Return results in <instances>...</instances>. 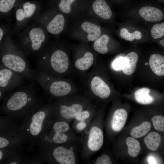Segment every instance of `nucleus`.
<instances>
[{
	"label": "nucleus",
	"instance_id": "nucleus-1",
	"mask_svg": "<svg viewBox=\"0 0 164 164\" xmlns=\"http://www.w3.org/2000/svg\"><path fill=\"white\" fill-rule=\"evenodd\" d=\"M36 55L38 70L60 77L68 73L70 59L63 47L48 43Z\"/></svg>",
	"mask_w": 164,
	"mask_h": 164
},
{
	"label": "nucleus",
	"instance_id": "nucleus-28",
	"mask_svg": "<svg viewBox=\"0 0 164 164\" xmlns=\"http://www.w3.org/2000/svg\"><path fill=\"white\" fill-rule=\"evenodd\" d=\"M151 35L154 39H158L164 36V22L161 24H156L152 26Z\"/></svg>",
	"mask_w": 164,
	"mask_h": 164
},
{
	"label": "nucleus",
	"instance_id": "nucleus-6",
	"mask_svg": "<svg viewBox=\"0 0 164 164\" xmlns=\"http://www.w3.org/2000/svg\"><path fill=\"white\" fill-rule=\"evenodd\" d=\"M26 78L22 75L0 64V97L19 87Z\"/></svg>",
	"mask_w": 164,
	"mask_h": 164
},
{
	"label": "nucleus",
	"instance_id": "nucleus-3",
	"mask_svg": "<svg viewBox=\"0 0 164 164\" xmlns=\"http://www.w3.org/2000/svg\"><path fill=\"white\" fill-rule=\"evenodd\" d=\"M46 31L41 26H34L27 28L20 35L15 43L26 56L39 53L48 43Z\"/></svg>",
	"mask_w": 164,
	"mask_h": 164
},
{
	"label": "nucleus",
	"instance_id": "nucleus-19",
	"mask_svg": "<svg viewBox=\"0 0 164 164\" xmlns=\"http://www.w3.org/2000/svg\"><path fill=\"white\" fill-rule=\"evenodd\" d=\"M45 116V113L43 111L37 112L33 116L30 130L31 133L33 135H37L41 131Z\"/></svg>",
	"mask_w": 164,
	"mask_h": 164
},
{
	"label": "nucleus",
	"instance_id": "nucleus-26",
	"mask_svg": "<svg viewBox=\"0 0 164 164\" xmlns=\"http://www.w3.org/2000/svg\"><path fill=\"white\" fill-rule=\"evenodd\" d=\"M120 35L122 38L128 41H132L135 39L137 40L140 39L142 36L141 32L138 31L137 30L132 33H130L125 28L121 29Z\"/></svg>",
	"mask_w": 164,
	"mask_h": 164
},
{
	"label": "nucleus",
	"instance_id": "nucleus-12",
	"mask_svg": "<svg viewBox=\"0 0 164 164\" xmlns=\"http://www.w3.org/2000/svg\"><path fill=\"white\" fill-rule=\"evenodd\" d=\"M140 15L144 20L148 22H157L163 18L162 12L158 8L150 6H144L139 11Z\"/></svg>",
	"mask_w": 164,
	"mask_h": 164
},
{
	"label": "nucleus",
	"instance_id": "nucleus-25",
	"mask_svg": "<svg viewBox=\"0 0 164 164\" xmlns=\"http://www.w3.org/2000/svg\"><path fill=\"white\" fill-rule=\"evenodd\" d=\"M128 148V152L131 157H135L139 153L141 147L139 141L133 137H128L126 141Z\"/></svg>",
	"mask_w": 164,
	"mask_h": 164
},
{
	"label": "nucleus",
	"instance_id": "nucleus-10",
	"mask_svg": "<svg viewBox=\"0 0 164 164\" xmlns=\"http://www.w3.org/2000/svg\"><path fill=\"white\" fill-rule=\"evenodd\" d=\"M104 142L103 133L99 127L94 126L90 130L87 146L91 151L96 152L102 147Z\"/></svg>",
	"mask_w": 164,
	"mask_h": 164
},
{
	"label": "nucleus",
	"instance_id": "nucleus-37",
	"mask_svg": "<svg viewBox=\"0 0 164 164\" xmlns=\"http://www.w3.org/2000/svg\"><path fill=\"white\" fill-rule=\"evenodd\" d=\"M9 144V141L7 139L2 137H0V148L6 146Z\"/></svg>",
	"mask_w": 164,
	"mask_h": 164
},
{
	"label": "nucleus",
	"instance_id": "nucleus-18",
	"mask_svg": "<svg viewBox=\"0 0 164 164\" xmlns=\"http://www.w3.org/2000/svg\"><path fill=\"white\" fill-rule=\"evenodd\" d=\"M83 30L87 33V39L90 41H94L101 35V30L99 26L89 22H83L81 26Z\"/></svg>",
	"mask_w": 164,
	"mask_h": 164
},
{
	"label": "nucleus",
	"instance_id": "nucleus-7",
	"mask_svg": "<svg viewBox=\"0 0 164 164\" xmlns=\"http://www.w3.org/2000/svg\"><path fill=\"white\" fill-rule=\"evenodd\" d=\"M37 21L47 32L53 35H58L63 30L65 20L61 13L53 15L52 13H43L38 16Z\"/></svg>",
	"mask_w": 164,
	"mask_h": 164
},
{
	"label": "nucleus",
	"instance_id": "nucleus-30",
	"mask_svg": "<svg viewBox=\"0 0 164 164\" xmlns=\"http://www.w3.org/2000/svg\"><path fill=\"white\" fill-rule=\"evenodd\" d=\"M152 120L155 129L164 132V117L159 115L155 116L152 118Z\"/></svg>",
	"mask_w": 164,
	"mask_h": 164
},
{
	"label": "nucleus",
	"instance_id": "nucleus-31",
	"mask_svg": "<svg viewBox=\"0 0 164 164\" xmlns=\"http://www.w3.org/2000/svg\"><path fill=\"white\" fill-rule=\"evenodd\" d=\"M53 128L55 132L63 133L69 130V126L65 122L58 121L54 123L53 126Z\"/></svg>",
	"mask_w": 164,
	"mask_h": 164
},
{
	"label": "nucleus",
	"instance_id": "nucleus-32",
	"mask_svg": "<svg viewBox=\"0 0 164 164\" xmlns=\"http://www.w3.org/2000/svg\"><path fill=\"white\" fill-rule=\"evenodd\" d=\"M54 142L56 143L62 144L66 142L67 136L63 133L55 132L53 138Z\"/></svg>",
	"mask_w": 164,
	"mask_h": 164
},
{
	"label": "nucleus",
	"instance_id": "nucleus-16",
	"mask_svg": "<svg viewBox=\"0 0 164 164\" xmlns=\"http://www.w3.org/2000/svg\"><path fill=\"white\" fill-rule=\"evenodd\" d=\"M149 64L153 72L157 76H164V56L155 53L152 54L149 60Z\"/></svg>",
	"mask_w": 164,
	"mask_h": 164
},
{
	"label": "nucleus",
	"instance_id": "nucleus-5",
	"mask_svg": "<svg viewBox=\"0 0 164 164\" xmlns=\"http://www.w3.org/2000/svg\"><path fill=\"white\" fill-rule=\"evenodd\" d=\"M42 89L34 80L29 81L11 91L6 103V107L10 111L21 110L31 103Z\"/></svg>",
	"mask_w": 164,
	"mask_h": 164
},
{
	"label": "nucleus",
	"instance_id": "nucleus-24",
	"mask_svg": "<svg viewBox=\"0 0 164 164\" xmlns=\"http://www.w3.org/2000/svg\"><path fill=\"white\" fill-rule=\"evenodd\" d=\"M151 128V123L149 121H145L139 126L133 128L130 132V135L133 138H140L145 135Z\"/></svg>",
	"mask_w": 164,
	"mask_h": 164
},
{
	"label": "nucleus",
	"instance_id": "nucleus-13",
	"mask_svg": "<svg viewBox=\"0 0 164 164\" xmlns=\"http://www.w3.org/2000/svg\"><path fill=\"white\" fill-rule=\"evenodd\" d=\"M83 105L79 103H75L71 104H60L59 111L61 115L67 119H72L83 110Z\"/></svg>",
	"mask_w": 164,
	"mask_h": 164
},
{
	"label": "nucleus",
	"instance_id": "nucleus-4",
	"mask_svg": "<svg viewBox=\"0 0 164 164\" xmlns=\"http://www.w3.org/2000/svg\"><path fill=\"white\" fill-rule=\"evenodd\" d=\"M33 80L46 93L53 96L65 97L73 91L72 85L68 80L39 70H34Z\"/></svg>",
	"mask_w": 164,
	"mask_h": 164
},
{
	"label": "nucleus",
	"instance_id": "nucleus-36",
	"mask_svg": "<svg viewBox=\"0 0 164 164\" xmlns=\"http://www.w3.org/2000/svg\"><path fill=\"white\" fill-rule=\"evenodd\" d=\"M87 126V124L84 121H80L77 124V128L79 131L84 129Z\"/></svg>",
	"mask_w": 164,
	"mask_h": 164
},
{
	"label": "nucleus",
	"instance_id": "nucleus-38",
	"mask_svg": "<svg viewBox=\"0 0 164 164\" xmlns=\"http://www.w3.org/2000/svg\"><path fill=\"white\" fill-rule=\"evenodd\" d=\"M5 30L4 29L3 27H2L1 26H0V43L3 41L4 39V37L5 33Z\"/></svg>",
	"mask_w": 164,
	"mask_h": 164
},
{
	"label": "nucleus",
	"instance_id": "nucleus-20",
	"mask_svg": "<svg viewBox=\"0 0 164 164\" xmlns=\"http://www.w3.org/2000/svg\"><path fill=\"white\" fill-rule=\"evenodd\" d=\"M149 89L143 87L137 90L134 93V97L136 101L142 104H149L153 103L154 97L150 95Z\"/></svg>",
	"mask_w": 164,
	"mask_h": 164
},
{
	"label": "nucleus",
	"instance_id": "nucleus-22",
	"mask_svg": "<svg viewBox=\"0 0 164 164\" xmlns=\"http://www.w3.org/2000/svg\"><path fill=\"white\" fill-rule=\"evenodd\" d=\"M161 137L156 132H152L147 135L144 139V142L147 147L152 151H155L159 148L161 142Z\"/></svg>",
	"mask_w": 164,
	"mask_h": 164
},
{
	"label": "nucleus",
	"instance_id": "nucleus-29",
	"mask_svg": "<svg viewBox=\"0 0 164 164\" xmlns=\"http://www.w3.org/2000/svg\"><path fill=\"white\" fill-rule=\"evenodd\" d=\"M76 0H60L58 7L60 12L65 14H70L71 11V6Z\"/></svg>",
	"mask_w": 164,
	"mask_h": 164
},
{
	"label": "nucleus",
	"instance_id": "nucleus-27",
	"mask_svg": "<svg viewBox=\"0 0 164 164\" xmlns=\"http://www.w3.org/2000/svg\"><path fill=\"white\" fill-rule=\"evenodd\" d=\"M16 0H0V12L1 14H5L11 10Z\"/></svg>",
	"mask_w": 164,
	"mask_h": 164
},
{
	"label": "nucleus",
	"instance_id": "nucleus-40",
	"mask_svg": "<svg viewBox=\"0 0 164 164\" xmlns=\"http://www.w3.org/2000/svg\"><path fill=\"white\" fill-rule=\"evenodd\" d=\"M2 157V154L1 151H0V160H1Z\"/></svg>",
	"mask_w": 164,
	"mask_h": 164
},
{
	"label": "nucleus",
	"instance_id": "nucleus-39",
	"mask_svg": "<svg viewBox=\"0 0 164 164\" xmlns=\"http://www.w3.org/2000/svg\"><path fill=\"white\" fill-rule=\"evenodd\" d=\"M159 42L162 46L164 47V39L160 41Z\"/></svg>",
	"mask_w": 164,
	"mask_h": 164
},
{
	"label": "nucleus",
	"instance_id": "nucleus-15",
	"mask_svg": "<svg viewBox=\"0 0 164 164\" xmlns=\"http://www.w3.org/2000/svg\"><path fill=\"white\" fill-rule=\"evenodd\" d=\"M92 7L95 13L104 19H108L111 16V9L104 0H95L93 3Z\"/></svg>",
	"mask_w": 164,
	"mask_h": 164
},
{
	"label": "nucleus",
	"instance_id": "nucleus-33",
	"mask_svg": "<svg viewBox=\"0 0 164 164\" xmlns=\"http://www.w3.org/2000/svg\"><path fill=\"white\" fill-rule=\"evenodd\" d=\"M95 164H112V161L108 155L103 154L97 158L95 162Z\"/></svg>",
	"mask_w": 164,
	"mask_h": 164
},
{
	"label": "nucleus",
	"instance_id": "nucleus-8",
	"mask_svg": "<svg viewBox=\"0 0 164 164\" xmlns=\"http://www.w3.org/2000/svg\"><path fill=\"white\" fill-rule=\"evenodd\" d=\"M36 6L33 3L27 2L22 8L17 9L15 12L16 23L17 26H23L26 22L36 15Z\"/></svg>",
	"mask_w": 164,
	"mask_h": 164
},
{
	"label": "nucleus",
	"instance_id": "nucleus-35",
	"mask_svg": "<svg viewBox=\"0 0 164 164\" xmlns=\"http://www.w3.org/2000/svg\"><path fill=\"white\" fill-rule=\"evenodd\" d=\"M124 58H121L116 61L113 64L114 68L116 70H120L122 69L124 61Z\"/></svg>",
	"mask_w": 164,
	"mask_h": 164
},
{
	"label": "nucleus",
	"instance_id": "nucleus-9",
	"mask_svg": "<svg viewBox=\"0 0 164 164\" xmlns=\"http://www.w3.org/2000/svg\"><path fill=\"white\" fill-rule=\"evenodd\" d=\"M90 87L92 93L100 98H106L111 94L110 87L99 76H95L92 78Z\"/></svg>",
	"mask_w": 164,
	"mask_h": 164
},
{
	"label": "nucleus",
	"instance_id": "nucleus-34",
	"mask_svg": "<svg viewBox=\"0 0 164 164\" xmlns=\"http://www.w3.org/2000/svg\"><path fill=\"white\" fill-rule=\"evenodd\" d=\"M90 116V113L87 110H83L80 112L75 117V119L79 121H84Z\"/></svg>",
	"mask_w": 164,
	"mask_h": 164
},
{
	"label": "nucleus",
	"instance_id": "nucleus-21",
	"mask_svg": "<svg viewBox=\"0 0 164 164\" xmlns=\"http://www.w3.org/2000/svg\"><path fill=\"white\" fill-rule=\"evenodd\" d=\"M94 59L92 53L90 52H87L82 57L75 61V66L77 69L80 70H86L93 64Z\"/></svg>",
	"mask_w": 164,
	"mask_h": 164
},
{
	"label": "nucleus",
	"instance_id": "nucleus-2",
	"mask_svg": "<svg viewBox=\"0 0 164 164\" xmlns=\"http://www.w3.org/2000/svg\"><path fill=\"white\" fill-rule=\"evenodd\" d=\"M0 52L1 64L28 80H33L34 70L31 67L26 56L9 36L0 43Z\"/></svg>",
	"mask_w": 164,
	"mask_h": 164
},
{
	"label": "nucleus",
	"instance_id": "nucleus-23",
	"mask_svg": "<svg viewBox=\"0 0 164 164\" xmlns=\"http://www.w3.org/2000/svg\"><path fill=\"white\" fill-rule=\"evenodd\" d=\"M109 39V37L107 35L103 34L101 36L94 41L93 47L94 50L101 54L106 53L108 51L107 45Z\"/></svg>",
	"mask_w": 164,
	"mask_h": 164
},
{
	"label": "nucleus",
	"instance_id": "nucleus-41",
	"mask_svg": "<svg viewBox=\"0 0 164 164\" xmlns=\"http://www.w3.org/2000/svg\"><path fill=\"white\" fill-rule=\"evenodd\" d=\"M10 164H17V163H16V162H14L11 163Z\"/></svg>",
	"mask_w": 164,
	"mask_h": 164
},
{
	"label": "nucleus",
	"instance_id": "nucleus-11",
	"mask_svg": "<svg viewBox=\"0 0 164 164\" xmlns=\"http://www.w3.org/2000/svg\"><path fill=\"white\" fill-rule=\"evenodd\" d=\"M53 155L57 162L61 164H74L76 162L74 153L71 150L61 146L54 150Z\"/></svg>",
	"mask_w": 164,
	"mask_h": 164
},
{
	"label": "nucleus",
	"instance_id": "nucleus-14",
	"mask_svg": "<svg viewBox=\"0 0 164 164\" xmlns=\"http://www.w3.org/2000/svg\"><path fill=\"white\" fill-rule=\"evenodd\" d=\"M127 117V113L125 109L120 108L115 110L111 121L112 130L115 132L121 131L125 124Z\"/></svg>",
	"mask_w": 164,
	"mask_h": 164
},
{
	"label": "nucleus",
	"instance_id": "nucleus-17",
	"mask_svg": "<svg viewBox=\"0 0 164 164\" xmlns=\"http://www.w3.org/2000/svg\"><path fill=\"white\" fill-rule=\"evenodd\" d=\"M138 60V55L134 52L128 53L124 57V63L121 70L126 75H129L135 71L136 63Z\"/></svg>",
	"mask_w": 164,
	"mask_h": 164
}]
</instances>
